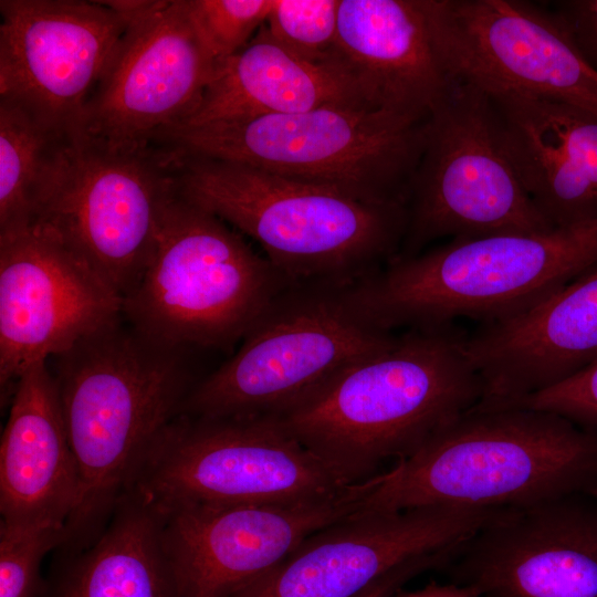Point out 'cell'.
Wrapping results in <instances>:
<instances>
[{
	"label": "cell",
	"instance_id": "1",
	"mask_svg": "<svg viewBox=\"0 0 597 597\" xmlns=\"http://www.w3.org/2000/svg\"><path fill=\"white\" fill-rule=\"evenodd\" d=\"M193 354L142 334L122 316L54 357L81 485L57 549L84 548L103 532L148 448L202 378Z\"/></svg>",
	"mask_w": 597,
	"mask_h": 597
},
{
	"label": "cell",
	"instance_id": "2",
	"mask_svg": "<svg viewBox=\"0 0 597 597\" xmlns=\"http://www.w3.org/2000/svg\"><path fill=\"white\" fill-rule=\"evenodd\" d=\"M467 337L458 323L400 331L390 347L272 418L348 482L366 480L482 399Z\"/></svg>",
	"mask_w": 597,
	"mask_h": 597
},
{
	"label": "cell",
	"instance_id": "3",
	"mask_svg": "<svg viewBox=\"0 0 597 597\" xmlns=\"http://www.w3.org/2000/svg\"><path fill=\"white\" fill-rule=\"evenodd\" d=\"M596 482L597 431L549 411L478 402L378 473L360 511H516L591 496Z\"/></svg>",
	"mask_w": 597,
	"mask_h": 597
},
{
	"label": "cell",
	"instance_id": "4",
	"mask_svg": "<svg viewBox=\"0 0 597 597\" xmlns=\"http://www.w3.org/2000/svg\"><path fill=\"white\" fill-rule=\"evenodd\" d=\"M165 156L179 195L253 239L290 282H358L399 253L406 203L364 202L233 161Z\"/></svg>",
	"mask_w": 597,
	"mask_h": 597
},
{
	"label": "cell",
	"instance_id": "5",
	"mask_svg": "<svg viewBox=\"0 0 597 597\" xmlns=\"http://www.w3.org/2000/svg\"><path fill=\"white\" fill-rule=\"evenodd\" d=\"M597 265V219L540 233L451 239L395 259L357 283L383 328L509 320L542 303Z\"/></svg>",
	"mask_w": 597,
	"mask_h": 597
},
{
	"label": "cell",
	"instance_id": "6",
	"mask_svg": "<svg viewBox=\"0 0 597 597\" xmlns=\"http://www.w3.org/2000/svg\"><path fill=\"white\" fill-rule=\"evenodd\" d=\"M427 119L358 106L174 127L154 145L169 155L252 166L370 203H406Z\"/></svg>",
	"mask_w": 597,
	"mask_h": 597
},
{
	"label": "cell",
	"instance_id": "7",
	"mask_svg": "<svg viewBox=\"0 0 597 597\" xmlns=\"http://www.w3.org/2000/svg\"><path fill=\"white\" fill-rule=\"evenodd\" d=\"M290 282L211 212L176 189L165 202L151 256L123 298V318L165 345L223 350L244 338Z\"/></svg>",
	"mask_w": 597,
	"mask_h": 597
},
{
	"label": "cell",
	"instance_id": "8",
	"mask_svg": "<svg viewBox=\"0 0 597 597\" xmlns=\"http://www.w3.org/2000/svg\"><path fill=\"white\" fill-rule=\"evenodd\" d=\"M354 283H291L224 363L203 376L182 412L276 416L356 363L390 347L396 332L364 308Z\"/></svg>",
	"mask_w": 597,
	"mask_h": 597
},
{
	"label": "cell",
	"instance_id": "9",
	"mask_svg": "<svg viewBox=\"0 0 597 597\" xmlns=\"http://www.w3.org/2000/svg\"><path fill=\"white\" fill-rule=\"evenodd\" d=\"M350 484L272 417L179 413L155 438L126 492L164 513L312 501Z\"/></svg>",
	"mask_w": 597,
	"mask_h": 597
},
{
	"label": "cell",
	"instance_id": "10",
	"mask_svg": "<svg viewBox=\"0 0 597 597\" xmlns=\"http://www.w3.org/2000/svg\"><path fill=\"white\" fill-rule=\"evenodd\" d=\"M553 229L501 147L489 96L450 80L427 121L423 151L409 185L406 232L395 259L417 255L446 237Z\"/></svg>",
	"mask_w": 597,
	"mask_h": 597
},
{
	"label": "cell",
	"instance_id": "11",
	"mask_svg": "<svg viewBox=\"0 0 597 597\" xmlns=\"http://www.w3.org/2000/svg\"><path fill=\"white\" fill-rule=\"evenodd\" d=\"M174 188L172 170L156 146L121 151L75 130L56 150L33 222L59 237L124 298L148 264Z\"/></svg>",
	"mask_w": 597,
	"mask_h": 597
},
{
	"label": "cell",
	"instance_id": "12",
	"mask_svg": "<svg viewBox=\"0 0 597 597\" xmlns=\"http://www.w3.org/2000/svg\"><path fill=\"white\" fill-rule=\"evenodd\" d=\"M127 21L81 118V132L121 151L153 146L197 108L216 61L187 0L105 1Z\"/></svg>",
	"mask_w": 597,
	"mask_h": 597
},
{
	"label": "cell",
	"instance_id": "13",
	"mask_svg": "<svg viewBox=\"0 0 597 597\" xmlns=\"http://www.w3.org/2000/svg\"><path fill=\"white\" fill-rule=\"evenodd\" d=\"M449 80L597 115V71L552 10L523 0H423Z\"/></svg>",
	"mask_w": 597,
	"mask_h": 597
},
{
	"label": "cell",
	"instance_id": "14",
	"mask_svg": "<svg viewBox=\"0 0 597 597\" xmlns=\"http://www.w3.org/2000/svg\"><path fill=\"white\" fill-rule=\"evenodd\" d=\"M123 298L39 223L0 233V388L123 316Z\"/></svg>",
	"mask_w": 597,
	"mask_h": 597
},
{
	"label": "cell",
	"instance_id": "15",
	"mask_svg": "<svg viewBox=\"0 0 597 597\" xmlns=\"http://www.w3.org/2000/svg\"><path fill=\"white\" fill-rule=\"evenodd\" d=\"M377 474L323 499L281 504L187 505L158 513L177 597H231L308 535L363 509Z\"/></svg>",
	"mask_w": 597,
	"mask_h": 597
},
{
	"label": "cell",
	"instance_id": "16",
	"mask_svg": "<svg viewBox=\"0 0 597 597\" xmlns=\"http://www.w3.org/2000/svg\"><path fill=\"white\" fill-rule=\"evenodd\" d=\"M0 98L61 132L85 105L125 29L105 1L1 0Z\"/></svg>",
	"mask_w": 597,
	"mask_h": 597
},
{
	"label": "cell",
	"instance_id": "17",
	"mask_svg": "<svg viewBox=\"0 0 597 597\" xmlns=\"http://www.w3.org/2000/svg\"><path fill=\"white\" fill-rule=\"evenodd\" d=\"M506 513L450 506L359 510L308 535L231 597H355L410 559L461 547Z\"/></svg>",
	"mask_w": 597,
	"mask_h": 597
},
{
	"label": "cell",
	"instance_id": "18",
	"mask_svg": "<svg viewBox=\"0 0 597 597\" xmlns=\"http://www.w3.org/2000/svg\"><path fill=\"white\" fill-rule=\"evenodd\" d=\"M441 570L480 597H597V501L578 494L511 511Z\"/></svg>",
	"mask_w": 597,
	"mask_h": 597
},
{
	"label": "cell",
	"instance_id": "19",
	"mask_svg": "<svg viewBox=\"0 0 597 597\" xmlns=\"http://www.w3.org/2000/svg\"><path fill=\"white\" fill-rule=\"evenodd\" d=\"M483 402L531 395L597 362V265L536 306L469 333Z\"/></svg>",
	"mask_w": 597,
	"mask_h": 597
},
{
	"label": "cell",
	"instance_id": "20",
	"mask_svg": "<svg viewBox=\"0 0 597 597\" xmlns=\"http://www.w3.org/2000/svg\"><path fill=\"white\" fill-rule=\"evenodd\" d=\"M485 94L501 147L545 220L561 228L597 219V115L544 97Z\"/></svg>",
	"mask_w": 597,
	"mask_h": 597
},
{
	"label": "cell",
	"instance_id": "21",
	"mask_svg": "<svg viewBox=\"0 0 597 597\" xmlns=\"http://www.w3.org/2000/svg\"><path fill=\"white\" fill-rule=\"evenodd\" d=\"M335 61L366 106L416 121L450 85L423 0H341Z\"/></svg>",
	"mask_w": 597,
	"mask_h": 597
},
{
	"label": "cell",
	"instance_id": "22",
	"mask_svg": "<svg viewBox=\"0 0 597 597\" xmlns=\"http://www.w3.org/2000/svg\"><path fill=\"white\" fill-rule=\"evenodd\" d=\"M81 485L48 362L19 377L0 443L1 521L66 528Z\"/></svg>",
	"mask_w": 597,
	"mask_h": 597
},
{
	"label": "cell",
	"instance_id": "23",
	"mask_svg": "<svg viewBox=\"0 0 597 597\" xmlns=\"http://www.w3.org/2000/svg\"><path fill=\"white\" fill-rule=\"evenodd\" d=\"M322 106L369 108L343 71L298 59L279 44L263 24L243 49L216 63L197 108L176 127L301 113Z\"/></svg>",
	"mask_w": 597,
	"mask_h": 597
},
{
	"label": "cell",
	"instance_id": "24",
	"mask_svg": "<svg viewBox=\"0 0 597 597\" xmlns=\"http://www.w3.org/2000/svg\"><path fill=\"white\" fill-rule=\"evenodd\" d=\"M53 553L44 597H177L160 516L133 492L88 546Z\"/></svg>",
	"mask_w": 597,
	"mask_h": 597
},
{
	"label": "cell",
	"instance_id": "25",
	"mask_svg": "<svg viewBox=\"0 0 597 597\" xmlns=\"http://www.w3.org/2000/svg\"><path fill=\"white\" fill-rule=\"evenodd\" d=\"M70 133L0 98V233L33 222L48 170Z\"/></svg>",
	"mask_w": 597,
	"mask_h": 597
},
{
	"label": "cell",
	"instance_id": "26",
	"mask_svg": "<svg viewBox=\"0 0 597 597\" xmlns=\"http://www.w3.org/2000/svg\"><path fill=\"white\" fill-rule=\"evenodd\" d=\"M339 2L273 0L264 28L279 44L298 59L339 69L335 61Z\"/></svg>",
	"mask_w": 597,
	"mask_h": 597
},
{
	"label": "cell",
	"instance_id": "27",
	"mask_svg": "<svg viewBox=\"0 0 597 597\" xmlns=\"http://www.w3.org/2000/svg\"><path fill=\"white\" fill-rule=\"evenodd\" d=\"M66 530L55 524L0 522V597H44L46 578L41 566L49 552L65 541Z\"/></svg>",
	"mask_w": 597,
	"mask_h": 597
},
{
	"label": "cell",
	"instance_id": "28",
	"mask_svg": "<svg viewBox=\"0 0 597 597\" xmlns=\"http://www.w3.org/2000/svg\"><path fill=\"white\" fill-rule=\"evenodd\" d=\"M192 21L216 63L243 49L265 23L273 0H187Z\"/></svg>",
	"mask_w": 597,
	"mask_h": 597
},
{
	"label": "cell",
	"instance_id": "29",
	"mask_svg": "<svg viewBox=\"0 0 597 597\" xmlns=\"http://www.w3.org/2000/svg\"><path fill=\"white\" fill-rule=\"evenodd\" d=\"M485 404L549 411L583 429L597 431V362L541 391Z\"/></svg>",
	"mask_w": 597,
	"mask_h": 597
},
{
	"label": "cell",
	"instance_id": "30",
	"mask_svg": "<svg viewBox=\"0 0 597 597\" xmlns=\"http://www.w3.org/2000/svg\"><path fill=\"white\" fill-rule=\"evenodd\" d=\"M551 10L597 71V0L556 1Z\"/></svg>",
	"mask_w": 597,
	"mask_h": 597
},
{
	"label": "cell",
	"instance_id": "31",
	"mask_svg": "<svg viewBox=\"0 0 597 597\" xmlns=\"http://www.w3.org/2000/svg\"><path fill=\"white\" fill-rule=\"evenodd\" d=\"M439 563L436 554L410 559L381 576L355 597H394L409 580L425 572L437 569Z\"/></svg>",
	"mask_w": 597,
	"mask_h": 597
},
{
	"label": "cell",
	"instance_id": "32",
	"mask_svg": "<svg viewBox=\"0 0 597 597\" xmlns=\"http://www.w3.org/2000/svg\"><path fill=\"white\" fill-rule=\"evenodd\" d=\"M394 597H480V593L472 586L457 584L440 585L431 582L421 589L413 591H399Z\"/></svg>",
	"mask_w": 597,
	"mask_h": 597
},
{
	"label": "cell",
	"instance_id": "33",
	"mask_svg": "<svg viewBox=\"0 0 597 597\" xmlns=\"http://www.w3.org/2000/svg\"><path fill=\"white\" fill-rule=\"evenodd\" d=\"M591 498H594V499L597 501V482H596L594 492H593V494H591Z\"/></svg>",
	"mask_w": 597,
	"mask_h": 597
}]
</instances>
